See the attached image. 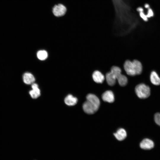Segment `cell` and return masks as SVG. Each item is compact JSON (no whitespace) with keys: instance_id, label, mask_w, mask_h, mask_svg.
I'll use <instances>...</instances> for the list:
<instances>
[{"instance_id":"cell-5","label":"cell","mask_w":160,"mask_h":160,"mask_svg":"<svg viewBox=\"0 0 160 160\" xmlns=\"http://www.w3.org/2000/svg\"><path fill=\"white\" fill-rule=\"evenodd\" d=\"M92 77L93 81L97 83H103L105 79L104 75L98 70H95L93 72Z\"/></svg>"},{"instance_id":"cell-19","label":"cell","mask_w":160,"mask_h":160,"mask_svg":"<svg viewBox=\"0 0 160 160\" xmlns=\"http://www.w3.org/2000/svg\"><path fill=\"white\" fill-rule=\"evenodd\" d=\"M148 12L147 14L146 15L147 18H150L151 17H153L154 15L152 9L150 8V7L148 8Z\"/></svg>"},{"instance_id":"cell-4","label":"cell","mask_w":160,"mask_h":160,"mask_svg":"<svg viewBox=\"0 0 160 160\" xmlns=\"http://www.w3.org/2000/svg\"><path fill=\"white\" fill-rule=\"evenodd\" d=\"M83 108L85 113L89 114L94 113L98 109L90 102L87 100L83 103Z\"/></svg>"},{"instance_id":"cell-8","label":"cell","mask_w":160,"mask_h":160,"mask_svg":"<svg viewBox=\"0 0 160 160\" xmlns=\"http://www.w3.org/2000/svg\"><path fill=\"white\" fill-rule=\"evenodd\" d=\"M103 100L106 102L112 103L114 100V96L113 92L111 90H107L102 95Z\"/></svg>"},{"instance_id":"cell-7","label":"cell","mask_w":160,"mask_h":160,"mask_svg":"<svg viewBox=\"0 0 160 160\" xmlns=\"http://www.w3.org/2000/svg\"><path fill=\"white\" fill-rule=\"evenodd\" d=\"M31 87L32 89L29 91V94L32 98H37L41 95L40 91L38 86L37 84L33 83L32 84Z\"/></svg>"},{"instance_id":"cell-12","label":"cell","mask_w":160,"mask_h":160,"mask_svg":"<svg viewBox=\"0 0 160 160\" xmlns=\"http://www.w3.org/2000/svg\"><path fill=\"white\" fill-rule=\"evenodd\" d=\"M77 98L71 94L67 95L64 99V102L65 104L70 106L75 105L77 103Z\"/></svg>"},{"instance_id":"cell-9","label":"cell","mask_w":160,"mask_h":160,"mask_svg":"<svg viewBox=\"0 0 160 160\" xmlns=\"http://www.w3.org/2000/svg\"><path fill=\"white\" fill-rule=\"evenodd\" d=\"M87 100L90 102L97 108L100 105V101L98 97L95 95L89 94L86 96Z\"/></svg>"},{"instance_id":"cell-17","label":"cell","mask_w":160,"mask_h":160,"mask_svg":"<svg viewBox=\"0 0 160 160\" xmlns=\"http://www.w3.org/2000/svg\"><path fill=\"white\" fill-rule=\"evenodd\" d=\"M137 10L140 12V17L145 21L148 20V18L146 15L143 12V9L141 7H138L137 9Z\"/></svg>"},{"instance_id":"cell-10","label":"cell","mask_w":160,"mask_h":160,"mask_svg":"<svg viewBox=\"0 0 160 160\" xmlns=\"http://www.w3.org/2000/svg\"><path fill=\"white\" fill-rule=\"evenodd\" d=\"M113 135L116 138L120 141L124 140L127 136L126 132L123 128L119 129Z\"/></svg>"},{"instance_id":"cell-2","label":"cell","mask_w":160,"mask_h":160,"mask_svg":"<svg viewBox=\"0 0 160 160\" xmlns=\"http://www.w3.org/2000/svg\"><path fill=\"white\" fill-rule=\"evenodd\" d=\"M135 90L137 96L141 99L146 98L150 95V87L144 84H140L137 85L135 87Z\"/></svg>"},{"instance_id":"cell-14","label":"cell","mask_w":160,"mask_h":160,"mask_svg":"<svg viewBox=\"0 0 160 160\" xmlns=\"http://www.w3.org/2000/svg\"><path fill=\"white\" fill-rule=\"evenodd\" d=\"M150 79L151 83L155 85H160V77L155 71H152L150 74Z\"/></svg>"},{"instance_id":"cell-1","label":"cell","mask_w":160,"mask_h":160,"mask_svg":"<svg viewBox=\"0 0 160 160\" xmlns=\"http://www.w3.org/2000/svg\"><path fill=\"white\" fill-rule=\"evenodd\" d=\"M124 70L128 75L134 76L140 74L142 71L143 67L141 62L137 60L125 61L123 65Z\"/></svg>"},{"instance_id":"cell-11","label":"cell","mask_w":160,"mask_h":160,"mask_svg":"<svg viewBox=\"0 0 160 160\" xmlns=\"http://www.w3.org/2000/svg\"><path fill=\"white\" fill-rule=\"evenodd\" d=\"M23 80L24 83L27 84H32L35 81L34 76L30 73H25L23 75Z\"/></svg>"},{"instance_id":"cell-20","label":"cell","mask_w":160,"mask_h":160,"mask_svg":"<svg viewBox=\"0 0 160 160\" xmlns=\"http://www.w3.org/2000/svg\"><path fill=\"white\" fill-rule=\"evenodd\" d=\"M145 7L148 9L150 7V6L148 4H146L145 5Z\"/></svg>"},{"instance_id":"cell-6","label":"cell","mask_w":160,"mask_h":160,"mask_svg":"<svg viewBox=\"0 0 160 160\" xmlns=\"http://www.w3.org/2000/svg\"><path fill=\"white\" fill-rule=\"evenodd\" d=\"M140 146L142 149L149 150L154 147V143L151 140L148 138H145L140 142Z\"/></svg>"},{"instance_id":"cell-15","label":"cell","mask_w":160,"mask_h":160,"mask_svg":"<svg viewBox=\"0 0 160 160\" xmlns=\"http://www.w3.org/2000/svg\"><path fill=\"white\" fill-rule=\"evenodd\" d=\"M116 80L118 81L119 85L122 87L126 85L128 82L127 78L125 75L122 73L117 76Z\"/></svg>"},{"instance_id":"cell-3","label":"cell","mask_w":160,"mask_h":160,"mask_svg":"<svg viewBox=\"0 0 160 160\" xmlns=\"http://www.w3.org/2000/svg\"><path fill=\"white\" fill-rule=\"evenodd\" d=\"M66 7L63 4H59L55 5L52 9V12L55 16L59 17L63 16L66 12Z\"/></svg>"},{"instance_id":"cell-13","label":"cell","mask_w":160,"mask_h":160,"mask_svg":"<svg viewBox=\"0 0 160 160\" xmlns=\"http://www.w3.org/2000/svg\"><path fill=\"white\" fill-rule=\"evenodd\" d=\"M105 78L107 83L108 85L113 86L115 85L116 79L114 76L110 71L106 74Z\"/></svg>"},{"instance_id":"cell-16","label":"cell","mask_w":160,"mask_h":160,"mask_svg":"<svg viewBox=\"0 0 160 160\" xmlns=\"http://www.w3.org/2000/svg\"><path fill=\"white\" fill-rule=\"evenodd\" d=\"M37 56L39 60H45L47 58L48 56V54L46 51L41 50L38 52Z\"/></svg>"},{"instance_id":"cell-18","label":"cell","mask_w":160,"mask_h":160,"mask_svg":"<svg viewBox=\"0 0 160 160\" xmlns=\"http://www.w3.org/2000/svg\"><path fill=\"white\" fill-rule=\"evenodd\" d=\"M154 121L156 123L160 126V113H155L154 117Z\"/></svg>"}]
</instances>
